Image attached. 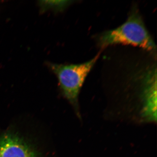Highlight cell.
<instances>
[{"label":"cell","instance_id":"obj_1","mask_svg":"<svg viewBox=\"0 0 157 157\" xmlns=\"http://www.w3.org/2000/svg\"><path fill=\"white\" fill-rule=\"evenodd\" d=\"M96 39L101 49L110 45H130L140 47L156 55V45L136 6L132 8L123 24L117 28L103 32Z\"/></svg>","mask_w":157,"mask_h":157},{"label":"cell","instance_id":"obj_2","mask_svg":"<svg viewBox=\"0 0 157 157\" xmlns=\"http://www.w3.org/2000/svg\"><path fill=\"white\" fill-rule=\"evenodd\" d=\"M99 53L90 60L76 64H52L50 67L56 74L65 98L74 108L77 117L81 120L78 96L85 80L100 57Z\"/></svg>","mask_w":157,"mask_h":157},{"label":"cell","instance_id":"obj_3","mask_svg":"<svg viewBox=\"0 0 157 157\" xmlns=\"http://www.w3.org/2000/svg\"><path fill=\"white\" fill-rule=\"evenodd\" d=\"M0 157H38L22 139L12 134H6L0 137Z\"/></svg>","mask_w":157,"mask_h":157}]
</instances>
